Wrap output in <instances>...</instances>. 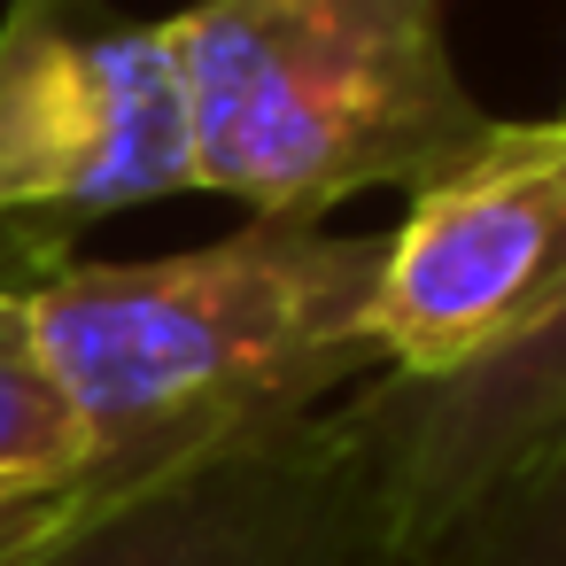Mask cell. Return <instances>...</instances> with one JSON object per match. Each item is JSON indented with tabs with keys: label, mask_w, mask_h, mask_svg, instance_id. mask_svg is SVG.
<instances>
[{
	"label": "cell",
	"mask_w": 566,
	"mask_h": 566,
	"mask_svg": "<svg viewBox=\"0 0 566 566\" xmlns=\"http://www.w3.org/2000/svg\"><path fill=\"white\" fill-rule=\"evenodd\" d=\"M566 125H496L481 156L427 179L380 241L365 342L396 380H450L566 318Z\"/></svg>",
	"instance_id": "obj_4"
},
{
	"label": "cell",
	"mask_w": 566,
	"mask_h": 566,
	"mask_svg": "<svg viewBox=\"0 0 566 566\" xmlns=\"http://www.w3.org/2000/svg\"><path fill=\"white\" fill-rule=\"evenodd\" d=\"M94 489H63V496H0V566H24Z\"/></svg>",
	"instance_id": "obj_8"
},
{
	"label": "cell",
	"mask_w": 566,
	"mask_h": 566,
	"mask_svg": "<svg viewBox=\"0 0 566 566\" xmlns=\"http://www.w3.org/2000/svg\"><path fill=\"white\" fill-rule=\"evenodd\" d=\"M195 195L318 226L357 195H419L496 140L442 0H195L164 17Z\"/></svg>",
	"instance_id": "obj_2"
},
{
	"label": "cell",
	"mask_w": 566,
	"mask_h": 566,
	"mask_svg": "<svg viewBox=\"0 0 566 566\" xmlns=\"http://www.w3.org/2000/svg\"><path fill=\"white\" fill-rule=\"evenodd\" d=\"M187 187L164 24H117L86 0H17L0 17V226L109 218Z\"/></svg>",
	"instance_id": "obj_5"
},
{
	"label": "cell",
	"mask_w": 566,
	"mask_h": 566,
	"mask_svg": "<svg viewBox=\"0 0 566 566\" xmlns=\"http://www.w3.org/2000/svg\"><path fill=\"white\" fill-rule=\"evenodd\" d=\"M63 489H102L94 450L40 357L24 287H0V496H63Z\"/></svg>",
	"instance_id": "obj_7"
},
{
	"label": "cell",
	"mask_w": 566,
	"mask_h": 566,
	"mask_svg": "<svg viewBox=\"0 0 566 566\" xmlns=\"http://www.w3.org/2000/svg\"><path fill=\"white\" fill-rule=\"evenodd\" d=\"M380 233L249 218L148 264H55L24 311L71 396L94 481H140L210 442L303 419L380 373L365 342Z\"/></svg>",
	"instance_id": "obj_1"
},
{
	"label": "cell",
	"mask_w": 566,
	"mask_h": 566,
	"mask_svg": "<svg viewBox=\"0 0 566 566\" xmlns=\"http://www.w3.org/2000/svg\"><path fill=\"white\" fill-rule=\"evenodd\" d=\"M24 566H411L373 380L94 489Z\"/></svg>",
	"instance_id": "obj_3"
},
{
	"label": "cell",
	"mask_w": 566,
	"mask_h": 566,
	"mask_svg": "<svg viewBox=\"0 0 566 566\" xmlns=\"http://www.w3.org/2000/svg\"><path fill=\"white\" fill-rule=\"evenodd\" d=\"M411 566H566V318L450 380H373Z\"/></svg>",
	"instance_id": "obj_6"
}]
</instances>
